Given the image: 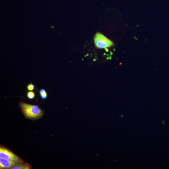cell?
Here are the masks:
<instances>
[{
  "label": "cell",
  "mask_w": 169,
  "mask_h": 169,
  "mask_svg": "<svg viewBox=\"0 0 169 169\" xmlns=\"http://www.w3.org/2000/svg\"><path fill=\"white\" fill-rule=\"evenodd\" d=\"M35 86L32 83L28 84L27 86V89L28 91H31L34 89Z\"/></svg>",
  "instance_id": "ba28073f"
},
{
  "label": "cell",
  "mask_w": 169,
  "mask_h": 169,
  "mask_svg": "<svg viewBox=\"0 0 169 169\" xmlns=\"http://www.w3.org/2000/svg\"><path fill=\"white\" fill-rule=\"evenodd\" d=\"M96 155H97V156H98V155L97 154H96Z\"/></svg>",
  "instance_id": "30bf717a"
},
{
  "label": "cell",
  "mask_w": 169,
  "mask_h": 169,
  "mask_svg": "<svg viewBox=\"0 0 169 169\" xmlns=\"http://www.w3.org/2000/svg\"><path fill=\"white\" fill-rule=\"evenodd\" d=\"M27 95L29 99L32 100L34 98L35 94L33 92L29 91L27 93Z\"/></svg>",
  "instance_id": "52a82bcc"
},
{
  "label": "cell",
  "mask_w": 169,
  "mask_h": 169,
  "mask_svg": "<svg viewBox=\"0 0 169 169\" xmlns=\"http://www.w3.org/2000/svg\"><path fill=\"white\" fill-rule=\"evenodd\" d=\"M40 95L43 99H45L47 96V93L44 89H41L39 90Z\"/></svg>",
  "instance_id": "8992f818"
},
{
  "label": "cell",
  "mask_w": 169,
  "mask_h": 169,
  "mask_svg": "<svg viewBox=\"0 0 169 169\" xmlns=\"http://www.w3.org/2000/svg\"><path fill=\"white\" fill-rule=\"evenodd\" d=\"M19 106L25 116L29 119H36L41 117L44 111L37 105L21 102Z\"/></svg>",
  "instance_id": "6da1fadb"
},
{
  "label": "cell",
  "mask_w": 169,
  "mask_h": 169,
  "mask_svg": "<svg viewBox=\"0 0 169 169\" xmlns=\"http://www.w3.org/2000/svg\"><path fill=\"white\" fill-rule=\"evenodd\" d=\"M32 168L31 166L27 163H23L19 164L12 168V169H28Z\"/></svg>",
  "instance_id": "5b68a950"
},
{
  "label": "cell",
  "mask_w": 169,
  "mask_h": 169,
  "mask_svg": "<svg viewBox=\"0 0 169 169\" xmlns=\"http://www.w3.org/2000/svg\"><path fill=\"white\" fill-rule=\"evenodd\" d=\"M121 116L122 117H124V116L122 115H121Z\"/></svg>",
  "instance_id": "9c48e42d"
},
{
  "label": "cell",
  "mask_w": 169,
  "mask_h": 169,
  "mask_svg": "<svg viewBox=\"0 0 169 169\" xmlns=\"http://www.w3.org/2000/svg\"><path fill=\"white\" fill-rule=\"evenodd\" d=\"M94 43L98 48H107L112 46L113 42L100 33H98L95 35Z\"/></svg>",
  "instance_id": "7a4b0ae2"
},
{
  "label": "cell",
  "mask_w": 169,
  "mask_h": 169,
  "mask_svg": "<svg viewBox=\"0 0 169 169\" xmlns=\"http://www.w3.org/2000/svg\"><path fill=\"white\" fill-rule=\"evenodd\" d=\"M0 158L18 161L20 163L23 162V161L19 157L4 147L0 148Z\"/></svg>",
  "instance_id": "3957f363"
},
{
  "label": "cell",
  "mask_w": 169,
  "mask_h": 169,
  "mask_svg": "<svg viewBox=\"0 0 169 169\" xmlns=\"http://www.w3.org/2000/svg\"><path fill=\"white\" fill-rule=\"evenodd\" d=\"M20 163H21L18 161L0 158V169H11Z\"/></svg>",
  "instance_id": "277c9868"
}]
</instances>
